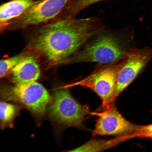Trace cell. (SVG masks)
<instances>
[{
  "label": "cell",
  "mask_w": 152,
  "mask_h": 152,
  "mask_svg": "<svg viewBox=\"0 0 152 152\" xmlns=\"http://www.w3.org/2000/svg\"><path fill=\"white\" fill-rule=\"evenodd\" d=\"M19 107L18 106L5 102L0 104V119L2 127L11 125L17 113Z\"/></svg>",
  "instance_id": "12"
},
{
  "label": "cell",
  "mask_w": 152,
  "mask_h": 152,
  "mask_svg": "<svg viewBox=\"0 0 152 152\" xmlns=\"http://www.w3.org/2000/svg\"><path fill=\"white\" fill-rule=\"evenodd\" d=\"M69 0H40L18 18L7 23L4 31L36 25L58 17Z\"/></svg>",
  "instance_id": "6"
},
{
  "label": "cell",
  "mask_w": 152,
  "mask_h": 152,
  "mask_svg": "<svg viewBox=\"0 0 152 152\" xmlns=\"http://www.w3.org/2000/svg\"><path fill=\"white\" fill-rule=\"evenodd\" d=\"M1 94L5 99L22 104L39 117L45 115L52 100L46 89L36 81L4 87Z\"/></svg>",
  "instance_id": "5"
},
{
  "label": "cell",
  "mask_w": 152,
  "mask_h": 152,
  "mask_svg": "<svg viewBox=\"0 0 152 152\" xmlns=\"http://www.w3.org/2000/svg\"><path fill=\"white\" fill-rule=\"evenodd\" d=\"M106 0H69L61 13L64 18H74L81 11L90 6Z\"/></svg>",
  "instance_id": "11"
},
{
  "label": "cell",
  "mask_w": 152,
  "mask_h": 152,
  "mask_svg": "<svg viewBox=\"0 0 152 152\" xmlns=\"http://www.w3.org/2000/svg\"><path fill=\"white\" fill-rule=\"evenodd\" d=\"M125 57L112 63L98 64L90 75L75 85L80 86L94 91L101 99L104 109L111 105L118 76L124 64Z\"/></svg>",
  "instance_id": "4"
},
{
  "label": "cell",
  "mask_w": 152,
  "mask_h": 152,
  "mask_svg": "<svg viewBox=\"0 0 152 152\" xmlns=\"http://www.w3.org/2000/svg\"><path fill=\"white\" fill-rule=\"evenodd\" d=\"M104 28L96 17L59 19L40 28L31 38L30 45L51 65H58L103 31Z\"/></svg>",
  "instance_id": "1"
},
{
  "label": "cell",
  "mask_w": 152,
  "mask_h": 152,
  "mask_svg": "<svg viewBox=\"0 0 152 152\" xmlns=\"http://www.w3.org/2000/svg\"><path fill=\"white\" fill-rule=\"evenodd\" d=\"M152 60V49L150 48H133L127 51L124 64L118 76L111 105L115 104L118 97L142 73Z\"/></svg>",
  "instance_id": "7"
},
{
  "label": "cell",
  "mask_w": 152,
  "mask_h": 152,
  "mask_svg": "<svg viewBox=\"0 0 152 152\" xmlns=\"http://www.w3.org/2000/svg\"><path fill=\"white\" fill-rule=\"evenodd\" d=\"M128 140L134 138H152V124L145 125H137L133 132L126 134Z\"/></svg>",
  "instance_id": "14"
},
{
  "label": "cell",
  "mask_w": 152,
  "mask_h": 152,
  "mask_svg": "<svg viewBox=\"0 0 152 152\" xmlns=\"http://www.w3.org/2000/svg\"><path fill=\"white\" fill-rule=\"evenodd\" d=\"M40 0H11L0 7L1 29L11 20L22 15Z\"/></svg>",
  "instance_id": "10"
},
{
  "label": "cell",
  "mask_w": 152,
  "mask_h": 152,
  "mask_svg": "<svg viewBox=\"0 0 152 152\" xmlns=\"http://www.w3.org/2000/svg\"><path fill=\"white\" fill-rule=\"evenodd\" d=\"M102 31L62 64L96 62L107 64L124 58L127 51L118 37Z\"/></svg>",
  "instance_id": "2"
},
{
  "label": "cell",
  "mask_w": 152,
  "mask_h": 152,
  "mask_svg": "<svg viewBox=\"0 0 152 152\" xmlns=\"http://www.w3.org/2000/svg\"><path fill=\"white\" fill-rule=\"evenodd\" d=\"M26 55L24 54L1 60L0 62V77H4L9 74Z\"/></svg>",
  "instance_id": "13"
},
{
  "label": "cell",
  "mask_w": 152,
  "mask_h": 152,
  "mask_svg": "<svg viewBox=\"0 0 152 152\" xmlns=\"http://www.w3.org/2000/svg\"><path fill=\"white\" fill-rule=\"evenodd\" d=\"M98 117L93 135L121 136L130 134L137 125L130 122L118 111L115 104L108 106L100 113H91Z\"/></svg>",
  "instance_id": "8"
},
{
  "label": "cell",
  "mask_w": 152,
  "mask_h": 152,
  "mask_svg": "<svg viewBox=\"0 0 152 152\" xmlns=\"http://www.w3.org/2000/svg\"><path fill=\"white\" fill-rule=\"evenodd\" d=\"M37 58L33 56H26L10 72L11 79L15 85L36 81L40 75Z\"/></svg>",
  "instance_id": "9"
},
{
  "label": "cell",
  "mask_w": 152,
  "mask_h": 152,
  "mask_svg": "<svg viewBox=\"0 0 152 152\" xmlns=\"http://www.w3.org/2000/svg\"><path fill=\"white\" fill-rule=\"evenodd\" d=\"M48 113L52 120L66 127L80 126L87 116L92 113L88 106L75 100L67 87L55 91L54 99Z\"/></svg>",
  "instance_id": "3"
}]
</instances>
